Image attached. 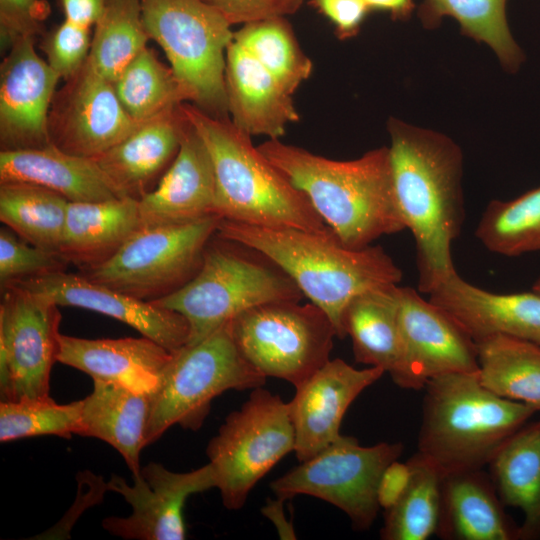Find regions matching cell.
Masks as SVG:
<instances>
[{
    "mask_svg": "<svg viewBox=\"0 0 540 540\" xmlns=\"http://www.w3.org/2000/svg\"><path fill=\"white\" fill-rule=\"evenodd\" d=\"M388 131L394 195L415 241L418 290L428 294L456 273L451 246L465 216L463 154L446 135L393 117Z\"/></svg>",
    "mask_w": 540,
    "mask_h": 540,
    "instance_id": "1",
    "label": "cell"
},
{
    "mask_svg": "<svg viewBox=\"0 0 540 540\" xmlns=\"http://www.w3.org/2000/svg\"><path fill=\"white\" fill-rule=\"evenodd\" d=\"M216 235L259 253L285 272L327 314L340 339L345 337L343 313L353 298L402 279L381 246L350 248L331 229L315 232L220 219Z\"/></svg>",
    "mask_w": 540,
    "mask_h": 540,
    "instance_id": "2",
    "label": "cell"
},
{
    "mask_svg": "<svg viewBox=\"0 0 540 540\" xmlns=\"http://www.w3.org/2000/svg\"><path fill=\"white\" fill-rule=\"evenodd\" d=\"M311 202L339 240L353 249L405 229L396 203L389 147L338 161L269 139L257 147Z\"/></svg>",
    "mask_w": 540,
    "mask_h": 540,
    "instance_id": "3",
    "label": "cell"
},
{
    "mask_svg": "<svg viewBox=\"0 0 540 540\" xmlns=\"http://www.w3.org/2000/svg\"><path fill=\"white\" fill-rule=\"evenodd\" d=\"M180 109L210 153L215 173L214 212L221 219L264 227L324 232L330 228L308 197L254 147L229 117L211 116L193 104Z\"/></svg>",
    "mask_w": 540,
    "mask_h": 540,
    "instance_id": "4",
    "label": "cell"
},
{
    "mask_svg": "<svg viewBox=\"0 0 540 540\" xmlns=\"http://www.w3.org/2000/svg\"><path fill=\"white\" fill-rule=\"evenodd\" d=\"M424 388L417 452L444 474L483 469L537 412L492 393L477 372L443 374Z\"/></svg>",
    "mask_w": 540,
    "mask_h": 540,
    "instance_id": "5",
    "label": "cell"
},
{
    "mask_svg": "<svg viewBox=\"0 0 540 540\" xmlns=\"http://www.w3.org/2000/svg\"><path fill=\"white\" fill-rule=\"evenodd\" d=\"M214 236L197 273L173 293L152 301L185 317L190 327L188 345L200 342L250 308L300 301L304 296L275 264L262 263L246 255L244 246L218 235L213 240Z\"/></svg>",
    "mask_w": 540,
    "mask_h": 540,
    "instance_id": "6",
    "label": "cell"
},
{
    "mask_svg": "<svg viewBox=\"0 0 540 540\" xmlns=\"http://www.w3.org/2000/svg\"><path fill=\"white\" fill-rule=\"evenodd\" d=\"M145 30L165 52L186 101L229 117L225 85L231 25L203 0H141Z\"/></svg>",
    "mask_w": 540,
    "mask_h": 540,
    "instance_id": "7",
    "label": "cell"
},
{
    "mask_svg": "<svg viewBox=\"0 0 540 540\" xmlns=\"http://www.w3.org/2000/svg\"><path fill=\"white\" fill-rule=\"evenodd\" d=\"M265 382L266 377L240 353L229 321L200 342L173 352L159 388L151 394L146 444L156 442L174 425L199 430L215 397Z\"/></svg>",
    "mask_w": 540,
    "mask_h": 540,
    "instance_id": "8",
    "label": "cell"
},
{
    "mask_svg": "<svg viewBox=\"0 0 540 540\" xmlns=\"http://www.w3.org/2000/svg\"><path fill=\"white\" fill-rule=\"evenodd\" d=\"M294 449L289 403L261 387L253 389L206 449L223 505L241 509L257 482Z\"/></svg>",
    "mask_w": 540,
    "mask_h": 540,
    "instance_id": "9",
    "label": "cell"
},
{
    "mask_svg": "<svg viewBox=\"0 0 540 540\" xmlns=\"http://www.w3.org/2000/svg\"><path fill=\"white\" fill-rule=\"evenodd\" d=\"M220 219L141 226L111 258L82 275L141 300L163 298L197 273Z\"/></svg>",
    "mask_w": 540,
    "mask_h": 540,
    "instance_id": "10",
    "label": "cell"
},
{
    "mask_svg": "<svg viewBox=\"0 0 540 540\" xmlns=\"http://www.w3.org/2000/svg\"><path fill=\"white\" fill-rule=\"evenodd\" d=\"M243 357L263 376L298 387L330 360L336 330L313 303L278 301L250 308L230 321Z\"/></svg>",
    "mask_w": 540,
    "mask_h": 540,
    "instance_id": "11",
    "label": "cell"
},
{
    "mask_svg": "<svg viewBox=\"0 0 540 540\" xmlns=\"http://www.w3.org/2000/svg\"><path fill=\"white\" fill-rule=\"evenodd\" d=\"M401 443L380 442L362 446L341 435L326 448L270 483L284 500L308 495L342 510L358 531L367 530L380 509L377 499L384 469L402 454Z\"/></svg>",
    "mask_w": 540,
    "mask_h": 540,
    "instance_id": "12",
    "label": "cell"
},
{
    "mask_svg": "<svg viewBox=\"0 0 540 540\" xmlns=\"http://www.w3.org/2000/svg\"><path fill=\"white\" fill-rule=\"evenodd\" d=\"M58 307L23 288L1 287V401L49 396L61 334Z\"/></svg>",
    "mask_w": 540,
    "mask_h": 540,
    "instance_id": "13",
    "label": "cell"
},
{
    "mask_svg": "<svg viewBox=\"0 0 540 540\" xmlns=\"http://www.w3.org/2000/svg\"><path fill=\"white\" fill-rule=\"evenodd\" d=\"M55 93L49 112L52 144L77 156L97 158L135 131L113 82L88 60Z\"/></svg>",
    "mask_w": 540,
    "mask_h": 540,
    "instance_id": "14",
    "label": "cell"
},
{
    "mask_svg": "<svg viewBox=\"0 0 540 540\" xmlns=\"http://www.w3.org/2000/svg\"><path fill=\"white\" fill-rule=\"evenodd\" d=\"M132 478V485L118 475H112L106 483L107 490L123 496L132 513L102 521L107 532L126 540L185 539L183 508L187 498L216 487L209 463L189 472H173L150 462Z\"/></svg>",
    "mask_w": 540,
    "mask_h": 540,
    "instance_id": "15",
    "label": "cell"
},
{
    "mask_svg": "<svg viewBox=\"0 0 540 540\" xmlns=\"http://www.w3.org/2000/svg\"><path fill=\"white\" fill-rule=\"evenodd\" d=\"M403 354L393 382L420 390L437 376L478 372L474 340L444 310L411 287L398 286Z\"/></svg>",
    "mask_w": 540,
    "mask_h": 540,
    "instance_id": "16",
    "label": "cell"
},
{
    "mask_svg": "<svg viewBox=\"0 0 540 540\" xmlns=\"http://www.w3.org/2000/svg\"><path fill=\"white\" fill-rule=\"evenodd\" d=\"M60 80L35 50L34 37L16 40L0 67L1 150L52 144L49 112Z\"/></svg>",
    "mask_w": 540,
    "mask_h": 540,
    "instance_id": "17",
    "label": "cell"
},
{
    "mask_svg": "<svg viewBox=\"0 0 540 540\" xmlns=\"http://www.w3.org/2000/svg\"><path fill=\"white\" fill-rule=\"evenodd\" d=\"M6 285L43 296L58 306L79 307L114 318L172 352L189 341L190 327L180 313L93 282L82 274L60 271Z\"/></svg>",
    "mask_w": 540,
    "mask_h": 540,
    "instance_id": "18",
    "label": "cell"
},
{
    "mask_svg": "<svg viewBox=\"0 0 540 540\" xmlns=\"http://www.w3.org/2000/svg\"><path fill=\"white\" fill-rule=\"evenodd\" d=\"M385 371L370 366L356 369L336 358L296 387L288 402L295 431V455L305 461L338 439L343 417L360 393Z\"/></svg>",
    "mask_w": 540,
    "mask_h": 540,
    "instance_id": "19",
    "label": "cell"
},
{
    "mask_svg": "<svg viewBox=\"0 0 540 540\" xmlns=\"http://www.w3.org/2000/svg\"><path fill=\"white\" fill-rule=\"evenodd\" d=\"M184 119L174 160L157 186L138 200L141 226L188 223L216 215L212 159L199 133Z\"/></svg>",
    "mask_w": 540,
    "mask_h": 540,
    "instance_id": "20",
    "label": "cell"
},
{
    "mask_svg": "<svg viewBox=\"0 0 540 540\" xmlns=\"http://www.w3.org/2000/svg\"><path fill=\"white\" fill-rule=\"evenodd\" d=\"M428 295L474 342L505 335L540 346V294L533 290L492 293L466 282L456 272Z\"/></svg>",
    "mask_w": 540,
    "mask_h": 540,
    "instance_id": "21",
    "label": "cell"
},
{
    "mask_svg": "<svg viewBox=\"0 0 540 540\" xmlns=\"http://www.w3.org/2000/svg\"><path fill=\"white\" fill-rule=\"evenodd\" d=\"M173 352L145 336L86 339L60 334L57 361L136 392L153 394Z\"/></svg>",
    "mask_w": 540,
    "mask_h": 540,
    "instance_id": "22",
    "label": "cell"
},
{
    "mask_svg": "<svg viewBox=\"0 0 540 540\" xmlns=\"http://www.w3.org/2000/svg\"><path fill=\"white\" fill-rule=\"evenodd\" d=\"M225 85L230 120L250 136L279 139L300 119L291 95L234 40L226 50Z\"/></svg>",
    "mask_w": 540,
    "mask_h": 540,
    "instance_id": "23",
    "label": "cell"
},
{
    "mask_svg": "<svg viewBox=\"0 0 540 540\" xmlns=\"http://www.w3.org/2000/svg\"><path fill=\"white\" fill-rule=\"evenodd\" d=\"M179 106L143 122L120 143L95 158L122 197L139 200L174 160L185 122Z\"/></svg>",
    "mask_w": 540,
    "mask_h": 540,
    "instance_id": "24",
    "label": "cell"
},
{
    "mask_svg": "<svg viewBox=\"0 0 540 540\" xmlns=\"http://www.w3.org/2000/svg\"><path fill=\"white\" fill-rule=\"evenodd\" d=\"M489 474L483 469L446 473L436 535L445 540H519Z\"/></svg>",
    "mask_w": 540,
    "mask_h": 540,
    "instance_id": "25",
    "label": "cell"
},
{
    "mask_svg": "<svg viewBox=\"0 0 540 540\" xmlns=\"http://www.w3.org/2000/svg\"><path fill=\"white\" fill-rule=\"evenodd\" d=\"M25 182L59 193L71 202L122 197L93 158L73 155L54 144L1 150L0 183Z\"/></svg>",
    "mask_w": 540,
    "mask_h": 540,
    "instance_id": "26",
    "label": "cell"
},
{
    "mask_svg": "<svg viewBox=\"0 0 540 540\" xmlns=\"http://www.w3.org/2000/svg\"><path fill=\"white\" fill-rule=\"evenodd\" d=\"M140 227L136 198L69 201L60 253L86 270L111 258Z\"/></svg>",
    "mask_w": 540,
    "mask_h": 540,
    "instance_id": "27",
    "label": "cell"
},
{
    "mask_svg": "<svg viewBox=\"0 0 540 540\" xmlns=\"http://www.w3.org/2000/svg\"><path fill=\"white\" fill-rule=\"evenodd\" d=\"M151 394L93 380V390L82 399L79 435L100 439L117 450L132 475L141 470L140 455L146 444Z\"/></svg>",
    "mask_w": 540,
    "mask_h": 540,
    "instance_id": "28",
    "label": "cell"
},
{
    "mask_svg": "<svg viewBox=\"0 0 540 540\" xmlns=\"http://www.w3.org/2000/svg\"><path fill=\"white\" fill-rule=\"evenodd\" d=\"M490 477L505 506L524 515L519 540L540 539V419L525 423L489 463Z\"/></svg>",
    "mask_w": 540,
    "mask_h": 540,
    "instance_id": "29",
    "label": "cell"
},
{
    "mask_svg": "<svg viewBox=\"0 0 540 540\" xmlns=\"http://www.w3.org/2000/svg\"><path fill=\"white\" fill-rule=\"evenodd\" d=\"M398 286L357 295L345 308L342 318L356 362L382 368L390 374L398 368L403 354Z\"/></svg>",
    "mask_w": 540,
    "mask_h": 540,
    "instance_id": "30",
    "label": "cell"
},
{
    "mask_svg": "<svg viewBox=\"0 0 540 540\" xmlns=\"http://www.w3.org/2000/svg\"><path fill=\"white\" fill-rule=\"evenodd\" d=\"M475 344L480 383L499 397L540 411V346L505 335Z\"/></svg>",
    "mask_w": 540,
    "mask_h": 540,
    "instance_id": "31",
    "label": "cell"
},
{
    "mask_svg": "<svg viewBox=\"0 0 540 540\" xmlns=\"http://www.w3.org/2000/svg\"><path fill=\"white\" fill-rule=\"evenodd\" d=\"M508 0H423L418 17L426 29L437 28L446 16L454 18L461 33L485 43L509 73L519 70L525 54L513 38L507 17Z\"/></svg>",
    "mask_w": 540,
    "mask_h": 540,
    "instance_id": "32",
    "label": "cell"
},
{
    "mask_svg": "<svg viewBox=\"0 0 540 540\" xmlns=\"http://www.w3.org/2000/svg\"><path fill=\"white\" fill-rule=\"evenodd\" d=\"M69 200L25 182L0 183V220L30 244L60 253ZM61 254V253H60Z\"/></svg>",
    "mask_w": 540,
    "mask_h": 540,
    "instance_id": "33",
    "label": "cell"
},
{
    "mask_svg": "<svg viewBox=\"0 0 540 540\" xmlns=\"http://www.w3.org/2000/svg\"><path fill=\"white\" fill-rule=\"evenodd\" d=\"M407 462L410 482L399 501L384 511L383 540H426L437 533L444 473L419 452Z\"/></svg>",
    "mask_w": 540,
    "mask_h": 540,
    "instance_id": "34",
    "label": "cell"
},
{
    "mask_svg": "<svg viewBox=\"0 0 540 540\" xmlns=\"http://www.w3.org/2000/svg\"><path fill=\"white\" fill-rule=\"evenodd\" d=\"M88 60L114 82L150 39L143 23L141 0H105L95 23Z\"/></svg>",
    "mask_w": 540,
    "mask_h": 540,
    "instance_id": "35",
    "label": "cell"
},
{
    "mask_svg": "<svg viewBox=\"0 0 540 540\" xmlns=\"http://www.w3.org/2000/svg\"><path fill=\"white\" fill-rule=\"evenodd\" d=\"M126 112L146 122L186 101L171 69L152 48L141 50L113 82Z\"/></svg>",
    "mask_w": 540,
    "mask_h": 540,
    "instance_id": "36",
    "label": "cell"
},
{
    "mask_svg": "<svg viewBox=\"0 0 540 540\" xmlns=\"http://www.w3.org/2000/svg\"><path fill=\"white\" fill-rule=\"evenodd\" d=\"M475 235L489 251L520 256L540 251V186L508 200H492Z\"/></svg>",
    "mask_w": 540,
    "mask_h": 540,
    "instance_id": "37",
    "label": "cell"
},
{
    "mask_svg": "<svg viewBox=\"0 0 540 540\" xmlns=\"http://www.w3.org/2000/svg\"><path fill=\"white\" fill-rule=\"evenodd\" d=\"M233 40L292 95L309 78L312 62L301 50L285 17L244 24Z\"/></svg>",
    "mask_w": 540,
    "mask_h": 540,
    "instance_id": "38",
    "label": "cell"
},
{
    "mask_svg": "<svg viewBox=\"0 0 540 540\" xmlns=\"http://www.w3.org/2000/svg\"><path fill=\"white\" fill-rule=\"evenodd\" d=\"M82 400L57 404L50 396L0 403V442L32 436L70 439L81 431Z\"/></svg>",
    "mask_w": 540,
    "mask_h": 540,
    "instance_id": "39",
    "label": "cell"
},
{
    "mask_svg": "<svg viewBox=\"0 0 540 540\" xmlns=\"http://www.w3.org/2000/svg\"><path fill=\"white\" fill-rule=\"evenodd\" d=\"M60 253L34 246L7 226L0 229V285L66 271Z\"/></svg>",
    "mask_w": 540,
    "mask_h": 540,
    "instance_id": "40",
    "label": "cell"
},
{
    "mask_svg": "<svg viewBox=\"0 0 540 540\" xmlns=\"http://www.w3.org/2000/svg\"><path fill=\"white\" fill-rule=\"evenodd\" d=\"M90 28L64 20L44 39L46 61L60 79H69L84 65L91 47Z\"/></svg>",
    "mask_w": 540,
    "mask_h": 540,
    "instance_id": "41",
    "label": "cell"
},
{
    "mask_svg": "<svg viewBox=\"0 0 540 540\" xmlns=\"http://www.w3.org/2000/svg\"><path fill=\"white\" fill-rule=\"evenodd\" d=\"M50 14L46 0H0V31L2 43L11 46L16 40L34 37L42 32L43 22Z\"/></svg>",
    "mask_w": 540,
    "mask_h": 540,
    "instance_id": "42",
    "label": "cell"
},
{
    "mask_svg": "<svg viewBox=\"0 0 540 540\" xmlns=\"http://www.w3.org/2000/svg\"><path fill=\"white\" fill-rule=\"evenodd\" d=\"M233 26L285 17L295 13L306 0H203Z\"/></svg>",
    "mask_w": 540,
    "mask_h": 540,
    "instance_id": "43",
    "label": "cell"
},
{
    "mask_svg": "<svg viewBox=\"0 0 540 540\" xmlns=\"http://www.w3.org/2000/svg\"><path fill=\"white\" fill-rule=\"evenodd\" d=\"M311 1L334 24L342 39L357 34L365 17L371 11L365 0Z\"/></svg>",
    "mask_w": 540,
    "mask_h": 540,
    "instance_id": "44",
    "label": "cell"
},
{
    "mask_svg": "<svg viewBox=\"0 0 540 540\" xmlns=\"http://www.w3.org/2000/svg\"><path fill=\"white\" fill-rule=\"evenodd\" d=\"M411 477L408 464L395 460L383 471L377 489V499L384 511L393 507L406 491Z\"/></svg>",
    "mask_w": 540,
    "mask_h": 540,
    "instance_id": "45",
    "label": "cell"
},
{
    "mask_svg": "<svg viewBox=\"0 0 540 540\" xmlns=\"http://www.w3.org/2000/svg\"><path fill=\"white\" fill-rule=\"evenodd\" d=\"M65 19L90 28L104 9L105 0H61Z\"/></svg>",
    "mask_w": 540,
    "mask_h": 540,
    "instance_id": "46",
    "label": "cell"
},
{
    "mask_svg": "<svg viewBox=\"0 0 540 540\" xmlns=\"http://www.w3.org/2000/svg\"><path fill=\"white\" fill-rule=\"evenodd\" d=\"M285 500L277 497L268 499L266 505L261 509L262 514L275 525L281 539H296L292 524L287 521L283 502Z\"/></svg>",
    "mask_w": 540,
    "mask_h": 540,
    "instance_id": "47",
    "label": "cell"
},
{
    "mask_svg": "<svg viewBox=\"0 0 540 540\" xmlns=\"http://www.w3.org/2000/svg\"><path fill=\"white\" fill-rule=\"evenodd\" d=\"M370 10L388 12L393 20H407L415 9L413 0H365Z\"/></svg>",
    "mask_w": 540,
    "mask_h": 540,
    "instance_id": "48",
    "label": "cell"
},
{
    "mask_svg": "<svg viewBox=\"0 0 540 540\" xmlns=\"http://www.w3.org/2000/svg\"><path fill=\"white\" fill-rule=\"evenodd\" d=\"M532 290L540 294V276L534 282Z\"/></svg>",
    "mask_w": 540,
    "mask_h": 540,
    "instance_id": "49",
    "label": "cell"
}]
</instances>
